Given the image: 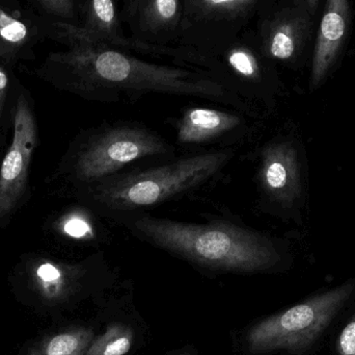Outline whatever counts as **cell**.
Masks as SVG:
<instances>
[{
  "instance_id": "obj_1",
  "label": "cell",
  "mask_w": 355,
  "mask_h": 355,
  "mask_svg": "<svg viewBox=\"0 0 355 355\" xmlns=\"http://www.w3.org/2000/svg\"><path fill=\"white\" fill-rule=\"evenodd\" d=\"M48 79L93 101H137L148 94L202 98L252 117L254 106L227 91L208 72L146 62L100 44L69 47L48 58Z\"/></svg>"
},
{
  "instance_id": "obj_2",
  "label": "cell",
  "mask_w": 355,
  "mask_h": 355,
  "mask_svg": "<svg viewBox=\"0 0 355 355\" xmlns=\"http://www.w3.org/2000/svg\"><path fill=\"white\" fill-rule=\"evenodd\" d=\"M129 225L156 245L212 268L254 272L271 268L279 260L267 238L232 223L192 224L139 216Z\"/></svg>"
},
{
  "instance_id": "obj_3",
  "label": "cell",
  "mask_w": 355,
  "mask_h": 355,
  "mask_svg": "<svg viewBox=\"0 0 355 355\" xmlns=\"http://www.w3.org/2000/svg\"><path fill=\"white\" fill-rule=\"evenodd\" d=\"M234 156L235 151L225 148L168 160L159 166L124 171L79 191L78 195L108 212H137L196 191L217 179Z\"/></svg>"
},
{
  "instance_id": "obj_4",
  "label": "cell",
  "mask_w": 355,
  "mask_h": 355,
  "mask_svg": "<svg viewBox=\"0 0 355 355\" xmlns=\"http://www.w3.org/2000/svg\"><path fill=\"white\" fill-rule=\"evenodd\" d=\"M174 154V145L145 125L110 123L79 135L60 172L79 192L124 172L135 163L168 160Z\"/></svg>"
},
{
  "instance_id": "obj_5",
  "label": "cell",
  "mask_w": 355,
  "mask_h": 355,
  "mask_svg": "<svg viewBox=\"0 0 355 355\" xmlns=\"http://www.w3.org/2000/svg\"><path fill=\"white\" fill-rule=\"evenodd\" d=\"M354 290V283H344L261 321L248 333V348L254 354L306 349L345 306Z\"/></svg>"
},
{
  "instance_id": "obj_6",
  "label": "cell",
  "mask_w": 355,
  "mask_h": 355,
  "mask_svg": "<svg viewBox=\"0 0 355 355\" xmlns=\"http://www.w3.org/2000/svg\"><path fill=\"white\" fill-rule=\"evenodd\" d=\"M270 63L261 51L254 33L246 29L231 44L214 53L200 54L188 49L179 66L206 71L227 91L252 106V102L265 101L268 96Z\"/></svg>"
},
{
  "instance_id": "obj_7",
  "label": "cell",
  "mask_w": 355,
  "mask_h": 355,
  "mask_svg": "<svg viewBox=\"0 0 355 355\" xmlns=\"http://www.w3.org/2000/svg\"><path fill=\"white\" fill-rule=\"evenodd\" d=\"M261 0H184L177 47L200 54L225 48L248 28Z\"/></svg>"
},
{
  "instance_id": "obj_8",
  "label": "cell",
  "mask_w": 355,
  "mask_h": 355,
  "mask_svg": "<svg viewBox=\"0 0 355 355\" xmlns=\"http://www.w3.org/2000/svg\"><path fill=\"white\" fill-rule=\"evenodd\" d=\"M80 24L54 22L50 35L68 47L100 44L122 51L137 52L155 58H170L176 63L182 56L181 47L155 48L143 45L125 35L120 8L112 0L79 2Z\"/></svg>"
},
{
  "instance_id": "obj_9",
  "label": "cell",
  "mask_w": 355,
  "mask_h": 355,
  "mask_svg": "<svg viewBox=\"0 0 355 355\" xmlns=\"http://www.w3.org/2000/svg\"><path fill=\"white\" fill-rule=\"evenodd\" d=\"M37 143L35 115L24 94H21L15 110L12 143L0 165V220L12 214L26 192Z\"/></svg>"
},
{
  "instance_id": "obj_10",
  "label": "cell",
  "mask_w": 355,
  "mask_h": 355,
  "mask_svg": "<svg viewBox=\"0 0 355 355\" xmlns=\"http://www.w3.org/2000/svg\"><path fill=\"white\" fill-rule=\"evenodd\" d=\"M316 1H294L267 8L261 1L256 35L261 51L271 62L291 63L298 58L310 28L311 6Z\"/></svg>"
},
{
  "instance_id": "obj_11",
  "label": "cell",
  "mask_w": 355,
  "mask_h": 355,
  "mask_svg": "<svg viewBox=\"0 0 355 355\" xmlns=\"http://www.w3.org/2000/svg\"><path fill=\"white\" fill-rule=\"evenodd\" d=\"M256 181L261 199L279 208H291L302 196V173L296 148L287 140L275 139L258 154Z\"/></svg>"
},
{
  "instance_id": "obj_12",
  "label": "cell",
  "mask_w": 355,
  "mask_h": 355,
  "mask_svg": "<svg viewBox=\"0 0 355 355\" xmlns=\"http://www.w3.org/2000/svg\"><path fill=\"white\" fill-rule=\"evenodd\" d=\"M184 0H125L120 8L129 38L155 48L177 47Z\"/></svg>"
},
{
  "instance_id": "obj_13",
  "label": "cell",
  "mask_w": 355,
  "mask_h": 355,
  "mask_svg": "<svg viewBox=\"0 0 355 355\" xmlns=\"http://www.w3.org/2000/svg\"><path fill=\"white\" fill-rule=\"evenodd\" d=\"M173 127L178 145L184 148L229 146L248 135L245 114L204 106L186 108Z\"/></svg>"
},
{
  "instance_id": "obj_14",
  "label": "cell",
  "mask_w": 355,
  "mask_h": 355,
  "mask_svg": "<svg viewBox=\"0 0 355 355\" xmlns=\"http://www.w3.org/2000/svg\"><path fill=\"white\" fill-rule=\"evenodd\" d=\"M350 4L346 0H329L319 26L313 56L311 88L316 89L335 64L349 26Z\"/></svg>"
},
{
  "instance_id": "obj_15",
  "label": "cell",
  "mask_w": 355,
  "mask_h": 355,
  "mask_svg": "<svg viewBox=\"0 0 355 355\" xmlns=\"http://www.w3.org/2000/svg\"><path fill=\"white\" fill-rule=\"evenodd\" d=\"M93 341L91 329H70L44 340L29 355H87Z\"/></svg>"
},
{
  "instance_id": "obj_16",
  "label": "cell",
  "mask_w": 355,
  "mask_h": 355,
  "mask_svg": "<svg viewBox=\"0 0 355 355\" xmlns=\"http://www.w3.org/2000/svg\"><path fill=\"white\" fill-rule=\"evenodd\" d=\"M133 333L122 324H112L106 333L93 341L87 355H125L131 349Z\"/></svg>"
},
{
  "instance_id": "obj_17",
  "label": "cell",
  "mask_w": 355,
  "mask_h": 355,
  "mask_svg": "<svg viewBox=\"0 0 355 355\" xmlns=\"http://www.w3.org/2000/svg\"><path fill=\"white\" fill-rule=\"evenodd\" d=\"M28 27L20 19L0 8V56H14L28 42Z\"/></svg>"
},
{
  "instance_id": "obj_18",
  "label": "cell",
  "mask_w": 355,
  "mask_h": 355,
  "mask_svg": "<svg viewBox=\"0 0 355 355\" xmlns=\"http://www.w3.org/2000/svg\"><path fill=\"white\" fill-rule=\"evenodd\" d=\"M35 281L42 295L48 299H54L64 293L66 274L58 265L42 262L35 269Z\"/></svg>"
},
{
  "instance_id": "obj_19",
  "label": "cell",
  "mask_w": 355,
  "mask_h": 355,
  "mask_svg": "<svg viewBox=\"0 0 355 355\" xmlns=\"http://www.w3.org/2000/svg\"><path fill=\"white\" fill-rule=\"evenodd\" d=\"M37 6L42 10L56 17L60 22L72 23L79 18V3L72 0H39Z\"/></svg>"
},
{
  "instance_id": "obj_20",
  "label": "cell",
  "mask_w": 355,
  "mask_h": 355,
  "mask_svg": "<svg viewBox=\"0 0 355 355\" xmlns=\"http://www.w3.org/2000/svg\"><path fill=\"white\" fill-rule=\"evenodd\" d=\"M337 352L339 355H355V315L338 338Z\"/></svg>"
},
{
  "instance_id": "obj_21",
  "label": "cell",
  "mask_w": 355,
  "mask_h": 355,
  "mask_svg": "<svg viewBox=\"0 0 355 355\" xmlns=\"http://www.w3.org/2000/svg\"><path fill=\"white\" fill-rule=\"evenodd\" d=\"M64 231L67 235L74 238H83L89 233L91 227L83 219L71 218L64 223Z\"/></svg>"
},
{
  "instance_id": "obj_22",
  "label": "cell",
  "mask_w": 355,
  "mask_h": 355,
  "mask_svg": "<svg viewBox=\"0 0 355 355\" xmlns=\"http://www.w3.org/2000/svg\"><path fill=\"white\" fill-rule=\"evenodd\" d=\"M8 87H10V79L6 69L0 65V118L6 104V95H8Z\"/></svg>"
},
{
  "instance_id": "obj_23",
  "label": "cell",
  "mask_w": 355,
  "mask_h": 355,
  "mask_svg": "<svg viewBox=\"0 0 355 355\" xmlns=\"http://www.w3.org/2000/svg\"><path fill=\"white\" fill-rule=\"evenodd\" d=\"M173 355H189L188 352H179V354H173Z\"/></svg>"
}]
</instances>
